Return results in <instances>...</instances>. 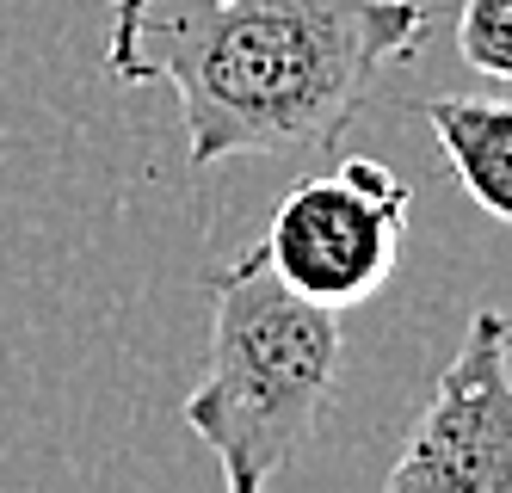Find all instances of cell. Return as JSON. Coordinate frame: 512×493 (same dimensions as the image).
Wrapping results in <instances>:
<instances>
[{"mask_svg": "<svg viewBox=\"0 0 512 493\" xmlns=\"http://www.w3.org/2000/svg\"><path fill=\"white\" fill-rule=\"evenodd\" d=\"M426 31L420 0H136L112 13L105 62L118 81H167L192 167H216L327 155Z\"/></svg>", "mask_w": 512, "mask_h": 493, "instance_id": "1", "label": "cell"}, {"mask_svg": "<svg viewBox=\"0 0 512 493\" xmlns=\"http://www.w3.org/2000/svg\"><path fill=\"white\" fill-rule=\"evenodd\" d=\"M130 7H136V0H112V13H130Z\"/></svg>", "mask_w": 512, "mask_h": 493, "instance_id": "7", "label": "cell"}, {"mask_svg": "<svg viewBox=\"0 0 512 493\" xmlns=\"http://www.w3.org/2000/svg\"><path fill=\"white\" fill-rule=\"evenodd\" d=\"M340 352V309L297 296L260 247L210 278V364L186 395V426L216 450L229 493L266 487L315 438Z\"/></svg>", "mask_w": 512, "mask_h": 493, "instance_id": "2", "label": "cell"}, {"mask_svg": "<svg viewBox=\"0 0 512 493\" xmlns=\"http://www.w3.org/2000/svg\"><path fill=\"white\" fill-rule=\"evenodd\" d=\"M401 241H408V185L371 155H346L340 167L290 185L266 222L260 253L297 296L321 309H358L395 278Z\"/></svg>", "mask_w": 512, "mask_h": 493, "instance_id": "3", "label": "cell"}, {"mask_svg": "<svg viewBox=\"0 0 512 493\" xmlns=\"http://www.w3.org/2000/svg\"><path fill=\"white\" fill-rule=\"evenodd\" d=\"M457 50L475 74L512 81V0H463L457 7Z\"/></svg>", "mask_w": 512, "mask_h": 493, "instance_id": "6", "label": "cell"}, {"mask_svg": "<svg viewBox=\"0 0 512 493\" xmlns=\"http://www.w3.org/2000/svg\"><path fill=\"white\" fill-rule=\"evenodd\" d=\"M512 315L482 309L445 364L389 493H512Z\"/></svg>", "mask_w": 512, "mask_h": 493, "instance_id": "4", "label": "cell"}, {"mask_svg": "<svg viewBox=\"0 0 512 493\" xmlns=\"http://www.w3.org/2000/svg\"><path fill=\"white\" fill-rule=\"evenodd\" d=\"M426 124L438 136V155L457 173V185L494 222L512 229V99H469L445 93L426 99Z\"/></svg>", "mask_w": 512, "mask_h": 493, "instance_id": "5", "label": "cell"}]
</instances>
